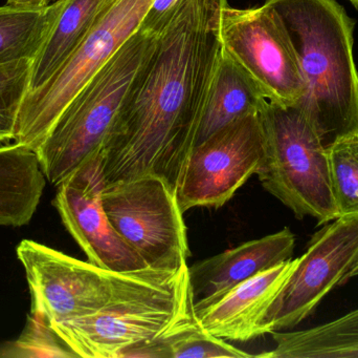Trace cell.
I'll return each mask as SVG.
<instances>
[{
  "instance_id": "cell-1",
  "label": "cell",
  "mask_w": 358,
  "mask_h": 358,
  "mask_svg": "<svg viewBox=\"0 0 358 358\" xmlns=\"http://www.w3.org/2000/svg\"><path fill=\"white\" fill-rule=\"evenodd\" d=\"M227 0H181L101 149L105 185L163 179L178 197L222 54Z\"/></svg>"
},
{
  "instance_id": "cell-2",
  "label": "cell",
  "mask_w": 358,
  "mask_h": 358,
  "mask_svg": "<svg viewBox=\"0 0 358 358\" xmlns=\"http://www.w3.org/2000/svg\"><path fill=\"white\" fill-rule=\"evenodd\" d=\"M265 2L283 19L298 55L306 88L296 106L325 144L357 130L355 21L336 0Z\"/></svg>"
},
{
  "instance_id": "cell-3",
  "label": "cell",
  "mask_w": 358,
  "mask_h": 358,
  "mask_svg": "<svg viewBox=\"0 0 358 358\" xmlns=\"http://www.w3.org/2000/svg\"><path fill=\"white\" fill-rule=\"evenodd\" d=\"M157 37L138 29L59 116L36 151L50 184L58 186L100 153L152 54Z\"/></svg>"
},
{
  "instance_id": "cell-4",
  "label": "cell",
  "mask_w": 358,
  "mask_h": 358,
  "mask_svg": "<svg viewBox=\"0 0 358 358\" xmlns=\"http://www.w3.org/2000/svg\"><path fill=\"white\" fill-rule=\"evenodd\" d=\"M16 252L31 292V315L48 324L86 317L117 298L166 285L180 270L115 273L31 240L21 241Z\"/></svg>"
},
{
  "instance_id": "cell-5",
  "label": "cell",
  "mask_w": 358,
  "mask_h": 358,
  "mask_svg": "<svg viewBox=\"0 0 358 358\" xmlns=\"http://www.w3.org/2000/svg\"><path fill=\"white\" fill-rule=\"evenodd\" d=\"M264 158L257 172L265 191L289 208L299 220L319 224L338 218L327 145L296 105L268 102L261 109Z\"/></svg>"
},
{
  "instance_id": "cell-6",
  "label": "cell",
  "mask_w": 358,
  "mask_h": 358,
  "mask_svg": "<svg viewBox=\"0 0 358 358\" xmlns=\"http://www.w3.org/2000/svg\"><path fill=\"white\" fill-rule=\"evenodd\" d=\"M194 308L187 263L166 285L117 298L92 315L50 325L77 357L122 358L129 349L165 333Z\"/></svg>"
},
{
  "instance_id": "cell-7",
  "label": "cell",
  "mask_w": 358,
  "mask_h": 358,
  "mask_svg": "<svg viewBox=\"0 0 358 358\" xmlns=\"http://www.w3.org/2000/svg\"><path fill=\"white\" fill-rule=\"evenodd\" d=\"M153 0H115L92 23L56 73L23 100L15 143L37 151L65 107L140 29Z\"/></svg>"
},
{
  "instance_id": "cell-8",
  "label": "cell",
  "mask_w": 358,
  "mask_h": 358,
  "mask_svg": "<svg viewBox=\"0 0 358 358\" xmlns=\"http://www.w3.org/2000/svg\"><path fill=\"white\" fill-rule=\"evenodd\" d=\"M221 46L268 102L292 106L305 94V80L289 32L265 2L254 8L223 6Z\"/></svg>"
},
{
  "instance_id": "cell-9",
  "label": "cell",
  "mask_w": 358,
  "mask_h": 358,
  "mask_svg": "<svg viewBox=\"0 0 358 358\" xmlns=\"http://www.w3.org/2000/svg\"><path fill=\"white\" fill-rule=\"evenodd\" d=\"M103 206L115 230L155 270L176 273L191 256L178 197L155 176L105 185Z\"/></svg>"
},
{
  "instance_id": "cell-10",
  "label": "cell",
  "mask_w": 358,
  "mask_h": 358,
  "mask_svg": "<svg viewBox=\"0 0 358 358\" xmlns=\"http://www.w3.org/2000/svg\"><path fill=\"white\" fill-rule=\"evenodd\" d=\"M264 149L261 111L236 120L197 143L179 187L181 212L224 205L259 172Z\"/></svg>"
},
{
  "instance_id": "cell-11",
  "label": "cell",
  "mask_w": 358,
  "mask_h": 358,
  "mask_svg": "<svg viewBox=\"0 0 358 358\" xmlns=\"http://www.w3.org/2000/svg\"><path fill=\"white\" fill-rule=\"evenodd\" d=\"M358 259V216H338L311 237L307 252L269 305L263 336L292 329L319 306Z\"/></svg>"
},
{
  "instance_id": "cell-12",
  "label": "cell",
  "mask_w": 358,
  "mask_h": 358,
  "mask_svg": "<svg viewBox=\"0 0 358 358\" xmlns=\"http://www.w3.org/2000/svg\"><path fill=\"white\" fill-rule=\"evenodd\" d=\"M105 187L100 153L57 186L54 205L88 262L115 273L149 268L111 224L103 206Z\"/></svg>"
},
{
  "instance_id": "cell-13",
  "label": "cell",
  "mask_w": 358,
  "mask_h": 358,
  "mask_svg": "<svg viewBox=\"0 0 358 358\" xmlns=\"http://www.w3.org/2000/svg\"><path fill=\"white\" fill-rule=\"evenodd\" d=\"M296 237L285 227L189 267L195 309L203 308L231 288L292 259Z\"/></svg>"
},
{
  "instance_id": "cell-14",
  "label": "cell",
  "mask_w": 358,
  "mask_h": 358,
  "mask_svg": "<svg viewBox=\"0 0 358 358\" xmlns=\"http://www.w3.org/2000/svg\"><path fill=\"white\" fill-rule=\"evenodd\" d=\"M290 259L239 284L203 308L195 309L202 327L216 338L250 342L262 336L261 324L273 298L298 264Z\"/></svg>"
},
{
  "instance_id": "cell-15",
  "label": "cell",
  "mask_w": 358,
  "mask_h": 358,
  "mask_svg": "<svg viewBox=\"0 0 358 358\" xmlns=\"http://www.w3.org/2000/svg\"><path fill=\"white\" fill-rule=\"evenodd\" d=\"M45 182L35 151L18 143L0 147V226L29 224Z\"/></svg>"
},
{
  "instance_id": "cell-16",
  "label": "cell",
  "mask_w": 358,
  "mask_h": 358,
  "mask_svg": "<svg viewBox=\"0 0 358 358\" xmlns=\"http://www.w3.org/2000/svg\"><path fill=\"white\" fill-rule=\"evenodd\" d=\"M266 102L256 84L222 50L204 107L197 143L236 120L258 113Z\"/></svg>"
},
{
  "instance_id": "cell-17",
  "label": "cell",
  "mask_w": 358,
  "mask_h": 358,
  "mask_svg": "<svg viewBox=\"0 0 358 358\" xmlns=\"http://www.w3.org/2000/svg\"><path fill=\"white\" fill-rule=\"evenodd\" d=\"M275 346L263 358H358V309L302 331H275Z\"/></svg>"
},
{
  "instance_id": "cell-18",
  "label": "cell",
  "mask_w": 358,
  "mask_h": 358,
  "mask_svg": "<svg viewBox=\"0 0 358 358\" xmlns=\"http://www.w3.org/2000/svg\"><path fill=\"white\" fill-rule=\"evenodd\" d=\"M255 357L222 338L208 333L199 323L195 308L178 319L165 333L126 351L122 358Z\"/></svg>"
},
{
  "instance_id": "cell-19",
  "label": "cell",
  "mask_w": 358,
  "mask_h": 358,
  "mask_svg": "<svg viewBox=\"0 0 358 358\" xmlns=\"http://www.w3.org/2000/svg\"><path fill=\"white\" fill-rule=\"evenodd\" d=\"M61 8V0L44 8L0 6V63L34 60Z\"/></svg>"
},
{
  "instance_id": "cell-20",
  "label": "cell",
  "mask_w": 358,
  "mask_h": 358,
  "mask_svg": "<svg viewBox=\"0 0 358 358\" xmlns=\"http://www.w3.org/2000/svg\"><path fill=\"white\" fill-rule=\"evenodd\" d=\"M338 216H358V130L327 145Z\"/></svg>"
},
{
  "instance_id": "cell-21",
  "label": "cell",
  "mask_w": 358,
  "mask_h": 358,
  "mask_svg": "<svg viewBox=\"0 0 358 358\" xmlns=\"http://www.w3.org/2000/svg\"><path fill=\"white\" fill-rule=\"evenodd\" d=\"M31 59L0 63V142L14 140L21 105L29 92Z\"/></svg>"
},
{
  "instance_id": "cell-22",
  "label": "cell",
  "mask_w": 358,
  "mask_h": 358,
  "mask_svg": "<svg viewBox=\"0 0 358 358\" xmlns=\"http://www.w3.org/2000/svg\"><path fill=\"white\" fill-rule=\"evenodd\" d=\"M0 357H77L50 324L29 315L18 340L0 350Z\"/></svg>"
},
{
  "instance_id": "cell-23",
  "label": "cell",
  "mask_w": 358,
  "mask_h": 358,
  "mask_svg": "<svg viewBox=\"0 0 358 358\" xmlns=\"http://www.w3.org/2000/svg\"><path fill=\"white\" fill-rule=\"evenodd\" d=\"M181 0H153L143 19L141 31L157 36L167 25Z\"/></svg>"
},
{
  "instance_id": "cell-24",
  "label": "cell",
  "mask_w": 358,
  "mask_h": 358,
  "mask_svg": "<svg viewBox=\"0 0 358 358\" xmlns=\"http://www.w3.org/2000/svg\"><path fill=\"white\" fill-rule=\"evenodd\" d=\"M57 0H8V4L24 8H44L54 4Z\"/></svg>"
},
{
  "instance_id": "cell-25",
  "label": "cell",
  "mask_w": 358,
  "mask_h": 358,
  "mask_svg": "<svg viewBox=\"0 0 358 358\" xmlns=\"http://www.w3.org/2000/svg\"><path fill=\"white\" fill-rule=\"evenodd\" d=\"M358 277V259L357 262L355 263V264L352 265V267H351L350 270L348 271V273L345 275V277H343L342 281H341L340 285L342 286L344 285V284H346L347 282L350 281L351 279H353V277Z\"/></svg>"
},
{
  "instance_id": "cell-26",
  "label": "cell",
  "mask_w": 358,
  "mask_h": 358,
  "mask_svg": "<svg viewBox=\"0 0 358 358\" xmlns=\"http://www.w3.org/2000/svg\"><path fill=\"white\" fill-rule=\"evenodd\" d=\"M349 1H350L351 4H352L353 6H355V8H357L358 10V0H349Z\"/></svg>"
}]
</instances>
